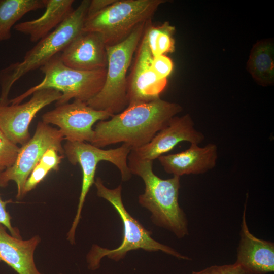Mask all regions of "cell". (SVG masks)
<instances>
[{"mask_svg":"<svg viewBox=\"0 0 274 274\" xmlns=\"http://www.w3.org/2000/svg\"><path fill=\"white\" fill-rule=\"evenodd\" d=\"M134 64L128 77V106L158 98L167 85V79L158 78L151 68L153 55L143 35Z\"/></svg>","mask_w":274,"mask_h":274,"instance_id":"13","label":"cell"},{"mask_svg":"<svg viewBox=\"0 0 274 274\" xmlns=\"http://www.w3.org/2000/svg\"><path fill=\"white\" fill-rule=\"evenodd\" d=\"M12 200H8L4 201L2 199L0 195V224L4 226L11 233L12 236L21 238L19 231L16 228H14L11 225V217L6 210V205L11 202Z\"/></svg>","mask_w":274,"mask_h":274,"instance_id":"27","label":"cell"},{"mask_svg":"<svg viewBox=\"0 0 274 274\" xmlns=\"http://www.w3.org/2000/svg\"><path fill=\"white\" fill-rule=\"evenodd\" d=\"M204 140V135L195 128L193 120L189 114L175 116L150 142L132 149L129 154L141 159L153 161L181 142L198 145Z\"/></svg>","mask_w":274,"mask_h":274,"instance_id":"12","label":"cell"},{"mask_svg":"<svg viewBox=\"0 0 274 274\" xmlns=\"http://www.w3.org/2000/svg\"><path fill=\"white\" fill-rule=\"evenodd\" d=\"M49 172L48 168L38 163L32 169L26 181L24 189V196L35 189L44 180Z\"/></svg>","mask_w":274,"mask_h":274,"instance_id":"25","label":"cell"},{"mask_svg":"<svg viewBox=\"0 0 274 274\" xmlns=\"http://www.w3.org/2000/svg\"><path fill=\"white\" fill-rule=\"evenodd\" d=\"M164 0H115L108 7L86 17L83 32L101 35L106 46L125 40L140 24L151 20Z\"/></svg>","mask_w":274,"mask_h":274,"instance_id":"7","label":"cell"},{"mask_svg":"<svg viewBox=\"0 0 274 274\" xmlns=\"http://www.w3.org/2000/svg\"><path fill=\"white\" fill-rule=\"evenodd\" d=\"M90 1H82L55 29L28 51L22 61L0 71V105H9L8 98L13 84L28 73L47 63L59 54L82 32Z\"/></svg>","mask_w":274,"mask_h":274,"instance_id":"3","label":"cell"},{"mask_svg":"<svg viewBox=\"0 0 274 274\" xmlns=\"http://www.w3.org/2000/svg\"><path fill=\"white\" fill-rule=\"evenodd\" d=\"M64 139L58 129L43 121L39 122L33 136L20 147L13 165L0 172V187H5L9 181H14L17 188L16 199H22L24 196L26 181L45 152L53 148L60 155H64L62 145Z\"/></svg>","mask_w":274,"mask_h":274,"instance_id":"9","label":"cell"},{"mask_svg":"<svg viewBox=\"0 0 274 274\" xmlns=\"http://www.w3.org/2000/svg\"><path fill=\"white\" fill-rule=\"evenodd\" d=\"M175 30V27L168 22L157 26L152 25L151 20L148 22L144 35L153 56L174 51L175 41L173 35Z\"/></svg>","mask_w":274,"mask_h":274,"instance_id":"21","label":"cell"},{"mask_svg":"<svg viewBox=\"0 0 274 274\" xmlns=\"http://www.w3.org/2000/svg\"><path fill=\"white\" fill-rule=\"evenodd\" d=\"M174 67L173 62L170 58L165 55L153 56L151 62L153 72L160 79H167L171 74Z\"/></svg>","mask_w":274,"mask_h":274,"instance_id":"23","label":"cell"},{"mask_svg":"<svg viewBox=\"0 0 274 274\" xmlns=\"http://www.w3.org/2000/svg\"><path fill=\"white\" fill-rule=\"evenodd\" d=\"M94 184L97 195L109 202L120 217L123 225V238L120 246L113 249L94 245L87 255L89 269L92 270L98 269L101 259L105 256L118 261L124 258L128 252L139 249L149 252L161 251L180 259L191 260L172 248L154 239L151 237V232L128 212L122 199L121 185L114 189L108 188L99 177L96 178Z\"/></svg>","mask_w":274,"mask_h":274,"instance_id":"4","label":"cell"},{"mask_svg":"<svg viewBox=\"0 0 274 274\" xmlns=\"http://www.w3.org/2000/svg\"><path fill=\"white\" fill-rule=\"evenodd\" d=\"M73 0H46L45 11L40 17L17 24L14 29L28 36L31 42L44 38L55 29L70 14Z\"/></svg>","mask_w":274,"mask_h":274,"instance_id":"18","label":"cell"},{"mask_svg":"<svg viewBox=\"0 0 274 274\" xmlns=\"http://www.w3.org/2000/svg\"><path fill=\"white\" fill-rule=\"evenodd\" d=\"M217 158L216 145L209 143L202 147L192 144L185 151L162 155L158 159L167 173L180 177L204 174L216 166Z\"/></svg>","mask_w":274,"mask_h":274,"instance_id":"16","label":"cell"},{"mask_svg":"<svg viewBox=\"0 0 274 274\" xmlns=\"http://www.w3.org/2000/svg\"><path fill=\"white\" fill-rule=\"evenodd\" d=\"M59 55L40 68L44 75L40 83L10 99L9 104H21L36 91L47 88L61 92L56 106L68 103L72 99L87 102L99 92L105 83L107 68L90 71L76 70L65 65Z\"/></svg>","mask_w":274,"mask_h":274,"instance_id":"6","label":"cell"},{"mask_svg":"<svg viewBox=\"0 0 274 274\" xmlns=\"http://www.w3.org/2000/svg\"><path fill=\"white\" fill-rule=\"evenodd\" d=\"M64 155H60L54 148L47 149L41 157L39 163L43 165L50 171L58 170L59 164Z\"/></svg>","mask_w":274,"mask_h":274,"instance_id":"26","label":"cell"},{"mask_svg":"<svg viewBox=\"0 0 274 274\" xmlns=\"http://www.w3.org/2000/svg\"><path fill=\"white\" fill-rule=\"evenodd\" d=\"M247 199V197L235 263L251 274L272 272L274 271V243L258 238L250 231L246 217Z\"/></svg>","mask_w":274,"mask_h":274,"instance_id":"15","label":"cell"},{"mask_svg":"<svg viewBox=\"0 0 274 274\" xmlns=\"http://www.w3.org/2000/svg\"><path fill=\"white\" fill-rule=\"evenodd\" d=\"M46 0H0V40L9 39L11 28L29 12L45 7Z\"/></svg>","mask_w":274,"mask_h":274,"instance_id":"20","label":"cell"},{"mask_svg":"<svg viewBox=\"0 0 274 274\" xmlns=\"http://www.w3.org/2000/svg\"><path fill=\"white\" fill-rule=\"evenodd\" d=\"M115 0H92L90 1L86 17H90L96 13L101 11L111 4Z\"/></svg>","mask_w":274,"mask_h":274,"instance_id":"28","label":"cell"},{"mask_svg":"<svg viewBox=\"0 0 274 274\" xmlns=\"http://www.w3.org/2000/svg\"><path fill=\"white\" fill-rule=\"evenodd\" d=\"M56 106L42 115V121L57 126L67 141L91 142L94 123L113 116L106 111L95 110L80 100Z\"/></svg>","mask_w":274,"mask_h":274,"instance_id":"10","label":"cell"},{"mask_svg":"<svg viewBox=\"0 0 274 274\" xmlns=\"http://www.w3.org/2000/svg\"><path fill=\"white\" fill-rule=\"evenodd\" d=\"M61 96L56 89H43L23 104L0 106V130L11 142L23 146L31 138L29 126L36 114Z\"/></svg>","mask_w":274,"mask_h":274,"instance_id":"11","label":"cell"},{"mask_svg":"<svg viewBox=\"0 0 274 274\" xmlns=\"http://www.w3.org/2000/svg\"><path fill=\"white\" fill-rule=\"evenodd\" d=\"M6 229L0 224V262L6 263L18 274H43L38 270L33 258L40 237L23 240L9 234Z\"/></svg>","mask_w":274,"mask_h":274,"instance_id":"17","label":"cell"},{"mask_svg":"<svg viewBox=\"0 0 274 274\" xmlns=\"http://www.w3.org/2000/svg\"><path fill=\"white\" fill-rule=\"evenodd\" d=\"M6 168L5 167L0 165V172L3 171Z\"/></svg>","mask_w":274,"mask_h":274,"instance_id":"29","label":"cell"},{"mask_svg":"<svg viewBox=\"0 0 274 274\" xmlns=\"http://www.w3.org/2000/svg\"><path fill=\"white\" fill-rule=\"evenodd\" d=\"M182 110L179 104L160 98L128 105L109 120L96 124L90 144L102 148L123 143L131 150L142 147L150 142Z\"/></svg>","mask_w":274,"mask_h":274,"instance_id":"1","label":"cell"},{"mask_svg":"<svg viewBox=\"0 0 274 274\" xmlns=\"http://www.w3.org/2000/svg\"><path fill=\"white\" fill-rule=\"evenodd\" d=\"M247 69L260 85L267 86L274 83V46L271 39L258 41L253 46Z\"/></svg>","mask_w":274,"mask_h":274,"instance_id":"19","label":"cell"},{"mask_svg":"<svg viewBox=\"0 0 274 274\" xmlns=\"http://www.w3.org/2000/svg\"><path fill=\"white\" fill-rule=\"evenodd\" d=\"M127 160L131 174L139 176L144 181L145 191L139 196V202L151 212L153 223L172 231L179 238L187 235L188 221L178 201L180 177L174 176L162 179L153 172V161L130 154Z\"/></svg>","mask_w":274,"mask_h":274,"instance_id":"2","label":"cell"},{"mask_svg":"<svg viewBox=\"0 0 274 274\" xmlns=\"http://www.w3.org/2000/svg\"><path fill=\"white\" fill-rule=\"evenodd\" d=\"M66 66L81 71L106 68V46L101 35L82 31L59 54Z\"/></svg>","mask_w":274,"mask_h":274,"instance_id":"14","label":"cell"},{"mask_svg":"<svg viewBox=\"0 0 274 274\" xmlns=\"http://www.w3.org/2000/svg\"><path fill=\"white\" fill-rule=\"evenodd\" d=\"M149 21L140 24L122 42L106 46L107 66L105 83L99 92L86 102L88 106L113 115L128 106L127 72Z\"/></svg>","mask_w":274,"mask_h":274,"instance_id":"5","label":"cell"},{"mask_svg":"<svg viewBox=\"0 0 274 274\" xmlns=\"http://www.w3.org/2000/svg\"><path fill=\"white\" fill-rule=\"evenodd\" d=\"M63 147L64 154L69 162L74 165L79 164L82 171V187L77 213L67 233V239L73 244L75 242L76 228L81 218L86 195L95 182L98 163L102 161L112 163L119 170L122 180L127 181L130 179L132 175L127 162L131 148L123 144L118 148L105 150L84 142L67 141Z\"/></svg>","mask_w":274,"mask_h":274,"instance_id":"8","label":"cell"},{"mask_svg":"<svg viewBox=\"0 0 274 274\" xmlns=\"http://www.w3.org/2000/svg\"><path fill=\"white\" fill-rule=\"evenodd\" d=\"M191 274H251L236 263L222 265H212Z\"/></svg>","mask_w":274,"mask_h":274,"instance_id":"24","label":"cell"},{"mask_svg":"<svg viewBox=\"0 0 274 274\" xmlns=\"http://www.w3.org/2000/svg\"><path fill=\"white\" fill-rule=\"evenodd\" d=\"M20 147L11 142L0 130V165L8 168L14 163Z\"/></svg>","mask_w":274,"mask_h":274,"instance_id":"22","label":"cell"},{"mask_svg":"<svg viewBox=\"0 0 274 274\" xmlns=\"http://www.w3.org/2000/svg\"><path fill=\"white\" fill-rule=\"evenodd\" d=\"M0 41H1V40H0Z\"/></svg>","mask_w":274,"mask_h":274,"instance_id":"30","label":"cell"}]
</instances>
